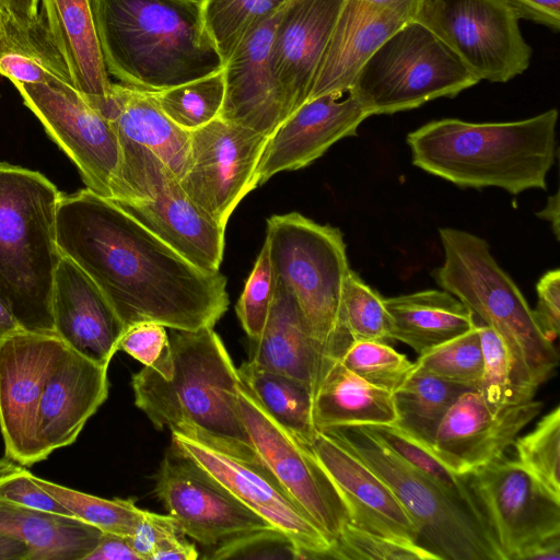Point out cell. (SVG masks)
I'll use <instances>...</instances> for the list:
<instances>
[{"label": "cell", "mask_w": 560, "mask_h": 560, "mask_svg": "<svg viewBox=\"0 0 560 560\" xmlns=\"http://www.w3.org/2000/svg\"><path fill=\"white\" fill-rule=\"evenodd\" d=\"M56 242L100 288L125 328L154 322L175 330L214 327L229 307L226 278L201 269L117 202L85 188L61 194Z\"/></svg>", "instance_id": "6da1fadb"}, {"label": "cell", "mask_w": 560, "mask_h": 560, "mask_svg": "<svg viewBox=\"0 0 560 560\" xmlns=\"http://www.w3.org/2000/svg\"><path fill=\"white\" fill-rule=\"evenodd\" d=\"M172 330L173 374L165 380L147 366L133 374L136 406L158 430L262 460L241 416L237 369L219 335L213 327Z\"/></svg>", "instance_id": "7a4b0ae2"}, {"label": "cell", "mask_w": 560, "mask_h": 560, "mask_svg": "<svg viewBox=\"0 0 560 560\" xmlns=\"http://www.w3.org/2000/svg\"><path fill=\"white\" fill-rule=\"evenodd\" d=\"M205 0H90L108 74L160 92L224 66L203 21Z\"/></svg>", "instance_id": "3957f363"}, {"label": "cell", "mask_w": 560, "mask_h": 560, "mask_svg": "<svg viewBox=\"0 0 560 560\" xmlns=\"http://www.w3.org/2000/svg\"><path fill=\"white\" fill-rule=\"evenodd\" d=\"M558 112L509 122L432 120L407 136L412 164L459 187L517 195L546 189L556 156Z\"/></svg>", "instance_id": "277c9868"}, {"label": "cell", "mask_w": 560, "mask_h": 560, "mask_svg": "<svg viewBox=\"0 0 560 560\" xmlns=\"http://www.w3.org/2000/svg\"><path fill=\"white\" fill-rule=\"evenodd\" d=\"M61 194L37 171L0 163V301L28 331L55 334L54 276Z\"/></svg>", "instance_id": "5b68a950"}, {"label": "cell", "mask_w": 560, "mask_h": 560, "mask_svg": "<svg viewBox=\"0 0 560 560\" xmlns=\"http://www.w3.org/2000/svg\"><path fill=\"white\" fill-rule=\"evenodd\" d=\"M444 261L432 275L506 345L522 384L533 394L550 378L559 355L540 331L516 283L499 266L486 240L458 229H439Z\"/></svg>", "instance_id": "8992f818"}, {"label": "cell", "mask_w": 560, "mask_h": 560, "mask_svg": "<svg viewBox=\"0 0 560 560\" xmlns=\"http://www.w3.org/2000/svg\"><path fill=\"white\" fill-rule=\"evenodd\" d=\"M265 242L275 282L294 296L320 358V374L353 342L340 319L341 294L350 270L342 233L289 212L268 218Z\"/></svg>", "instance_id": "52a82bcc"}, {"label": "cell", "mask_w": 560, "mask_h": 560, "mask_svg": "<svg viewBox=\"0 0 560 560\" xmlns=\"http://www.w3.org/2000/svg\"><path fill=\"white\" fill-rule=\"evenodd\" d=\"M325 432L384 480L416 524L418 544L439 560H502L483 518L360 427Z\"/></svg>", "instance_id": "ba28073f"}, {"label": "cell", "mask_w": 560, "mask_h": 560, "mask_svg": "<svg viewBox=\"0 0 560 560\" xmlns=\"http://www.w3.org/2000/svg\"><path fill=\"white\" fill-rule=\"evenodd\" d=\"M478 82L442 39L413 19L372 54L349 91L372 116L455 97Z\"/></svg>", "instance_id": "9c48e42d"}, {"label": "cell", "mask_w": 560, "mask_h": 560, "mask_svg": "<svg viewBox=\"0 0 560 560\" xmlns=\"http://www.w3.org/2000/svg\"><path fill=\"white\" fill-rule=\"evenodd\" d=\"M121 162L112 200L195 266L218 271L224 232L149 149L119 137Z\"/></svg>", "instance_id": "30bf717a"}, {"label": "cell", "mask_w": 560, "mask_h": 560, "mask_svg": "<svg viewBox=\"0 0 560 560\" xmlns=\"http://www.w3.org/2000/svg\"><path fill=\"white\" fill-rule=\"evenodd\" d=\"M415 20L442 39L478 81L508 82L530 63L532 48L505 0H422Z\"/></svg>", "instance_id": "8fae6325"}, {"label": "cell", "mask_w": 560, "mask_h": 560, "mask_svg": "<svg viewBox=\"0 0 560 560\" xmlns=\"http://www.w3.org/2000/svg\"><path fill=\"white\" fill-rule=\"evenodd\" d=\"M12 83L49 137L74 163L86 188L113 199L121 148L112 121L70 83Z\"/></svg>", "instance_id": "7c38bea8"}, {"label": "cell", "mask_w": 560, "mask_h": 560, "mask_svg": "<svg viewBox=\"0 0 560 560\" xmlns=\"http://www.w3.org/2000/svg\"><path fill=\"white\" fill-rule=\"evenodd\" d=\"M464 479L502 560H521L533 546L560 535V499L516 459L503 455Z\"/></svg>", "instance_id": "4fadbf2b"}, {"label": "cell", "mask_w": 560, "mask_h": 560, "mask_svg": "<svg viewBox=\"0 0 560 560\" xmlns=\"http://www.w3.org/2000/svg\"><path fill=\"white\" fill-rule=\"evenodd\" d=\"M238 404L244 425L262 462L334 541L349 523V514L310 444L278 423L241 378Z\"/></svg>", "instance_id": "5bb4252c"}, {"label": "cell", "mask_w": 560, "mask_h": 560, "mask_svg": "<svg viewBox=\"0 0 560 560\" xmlns=\"http://www.w3.org/2000/svg\"><path fill=\"white\" fill-rule=\"evenodd\" d=\"M268 137L219 117L190 131L189 166L179 180L190 199L225 229L238 203L258 186Z\"/></svg>", "instance_id": "9a60e30c"}, {"label": "cell", "mask_w": 560, "mask_h": 560, "mask_svg": "<svg viewBox=\"0 0 560 560\" xmlns=\"http://www.w3.org/2000/svg\"><path fill=\"white\" fill-rule=\"evenodd\" d=\"M172 444L215 478L238 501L294 544L302 559H327L330 538L314 523L262 460H249L178 432Z\"/></svg>", "instance_id": "2e32d148"}, {"label": "cell", "mask_w": 560, "mask_h": 560, "mask_svg": "<svg viewBox=\"0 0 560 560\" xmlns=\"http://www.w3.org/2000/svg\"><path fill=\"white\" fill-rule=\"evenodd\" d=\"M68 346L56 334L19 329L0 341V431L4 455L31 467L42 462L36 438L46 381Z\"/></svg>", "instance_id": "e0dca14e"}, {"label": "cell", "mask_w": 560, "mask_h": 560, "mask_svg": "<svg viewBox=\"0 0 560 560\" xmlns=\"http://www.w3.org/2000/svg\"><path fill=\"white\" fill-rule=\"evenodd\" d=\"M154 493L183 534L203 546L273 527L173 444L161 462Z\"/></svg>", "instance_id": "ac0fdd59"}, {"label": "cell", "mask_w": 560, "mask_h": 560, "mask_svg": "<svg viewBox=\"0 0 560 560\" xmlns=\"http://www.w3.org/2000/svg\"><path fill=\"white\" fill-rule=\"evenodd\" d=\"M542 407L534 399L494 407L479 390L468 389L445 413L430 448L453 474L465 477L503 456Z\"/></svg>", "instance_id": "d6986e66"}, {"label": "cell", "mask_w": 560, "mask_h": 560, "mask_svg": "<svg viewBox=\"0 0 560 560\" xmlns=\"http://www.w3.org/2000/svg\"><path fill=\"white\" fill-rule=\"evenodd\" d=\"M370 116L350 91L306 101L268 137L257 168L258 186L280 172L313 163L337 141L355 136Z\"/></svg>", "instance_id": "ffe728a7"}, {"label": "cell", "mask_w": 560, "mask_h": 560, "mask_svg": "<svg viewBox=\"0 0 560 560\" xmlns=\"http://www.w3.org/2000/svg\"><path fill=\"white\" fill-rule=\"evenodd\" d=\"M345 0H288L273 31L270 66L290 116L310 95Z\"/></svg>", "instance_id": "44dd1931"}, {"label": "cell", "mask_w": 560, "mask_h": 560, "mask_svg": "<svg viewBox=\"0 0 560 560\" xmlns=\"http://www.w3.org/2000/svg\"><path fill=\"white\" fill-rule=\"evenodd\" d=\"M419 3L345 0L307 101L348 92L366 60L393 33L415 19Z\"/></svg>", "instance_id": "7402d4cb"}, {"label": "cell", "mask_w": 560, "mask_h": 560, "mask_svg": "<svg viewBox=\"0 0 560 560\" xmlns=\"http://www.w3.org/2000/svg\"><path fill=\"white\" fill-rule=\"evenodd\" d=\"M282 9L253 28L223 66L225 90L219 118L266 137L289 117L270 66Z\"/></svg>", "instance_id": "603a6c76"}, {"label": "cell", "mask_w": 560, "mask_h": 560, "mask_svg": "<svg viewBox=\"0 0 560 560\" xmlns=\"http://www.w3.org/2000/svg\"><path fill=\"white\" fill-rule=\"evenodd\" d=\"M108 368L70 347L50 372L38 407L36 438L42 459L75 442L108 397Z\"/></svg>", "instance_id": "cb8c5ba5"}, {"label": "cell", "mask_w": 560, "mask_h": 560, "mask_svg": "<svg viewBox=\"0 0 560 560\" xmlns=\"http://www.w3.org/2000/svg\"><path fill=\"white\" fill-rule=\"evenodd\" d=\"M51 313L55 334L68 347L109 366L126 328L100 288L66 256L55 271Z\"/></svg>", "instance_id": "d4e9b609"}, {"label": "cell", "mask_w": 560, "mask_h": 560, "mask_svg": "<svg viewBox=\"0 0 560 560\" xmlns=\"http://www.w3.org/2000/svg\"><path fill=\"white\" fill-rule=\"evenodd\" d=\"M311 448L337 488L349 523L362 529L418 542V528L390 488L328 432H316Z\"/></svg>", "instance_id": "484cf974"}, {"label": "cell", "mask_w": 560, "mask_h": 560, "mask_svg": "<svg viewBox=\"0 0 560 560\" xmlns=\"http://www.w3.org/2000/svg\"><path fill=\"white\" fill-rule=\"evenodd\" d=\"M40 13L73 86L106 117L112 82L103 61L90 0H42Z\"/></svg>", "instance_id": "4316f807"}, {"label": "cell", "mask_w": 560, "mask_h": 560, "mask_svg": "<svg viewBox=\"0 0 560 560\" xmlns=\"http://www.w3.org/2000/svg\"><path fill=\"white\" fill-rule=\"evenodd\" d=\"M106 118L117 135L152 151L180 180L190 159V131L162 110L152 92L112 83Z\"/></svg>", "instance_id": "83f0119b"}, {"label": "cell", "mask_w": 560, "mask_h": 560, "mask_svg": "<svg viewBox=\"0 0 560 560\" xmlns=\"http://www.w3.org/2000/svg\"><path fill=\"white\" fill-rule=\"evenodd\" d=\"M252 364L289 375L312 390L322 369L320 358L292 293L275 282L271 307L256 338L249 339Z\"/></svg>", "instance_id": "f1b7e54d"}, {"label": "cell", "mask_w": 560, "mask_h": 560, "mask_svg": "<svg viewBox=\"0 0 560 560\" xmlns=\"http://www.w3.org/2000/svg\"><path fill=\"white\" fill-rule=\"evenodd\" d=\"M389 337L418 354L460 336L476 326L472 312L445 290H423L384 300Z\"/></svg>", "instance_id": "f546056e"}, {"label": "cell", "mask_w": 560, "mask_h": 560, "mask_svg": "<svg viewBox=\"0 0 560 560\" xmlns=\"http://www.w3.org/2000/svg\"><path fill=\"white\" fill-rule=\"evenodd\" d=\"M312 419L317 432L341 427L395 423L393 393L348 370L328 363L313 387Z\"/></svg>", "instance_id": "4dcf8cb0"}, {"label": "cell", "mask_w": 560, "mask_h": 560, "mask_svg": "<svg viewBox=\"0 0 560 560\" xmlns=\"http://www.w3.org/2000/svg\"><path fill=\"white\" fill-rule=\"evenodd\" d=\"M0 535L26 544L28 560H84L102 532L77 517L37 511L0 499Z\"/></svg>", "instance_id": "1f68e13d"}, {"label": "cell", "mask_w": 560, "mask_h": 560, "mask_svg": "<svg viewBox=\"0 0 560 560\" xmlns=\"http://www.w3.org/2000/svg\"><path fill=\"white\" fill-rule=\"evenodd\" d=\"M0 74L11 82L72 84L43 14L23 26L5 14L0 36ZM73 85V84H72Z\"/></svg>", "instance_id": "d6a6232c"}, {"label": "cell", "mask_w": 560, "mask_h": 560, "mask_svg": "<svg viewBox=\"0 0 560 560\" xmlns=\"http://www.w3.org/2000/svg\"><path fill=\"white\" fill-rule=\"evenodd\" d=\"M468 389L413 365L408 377L393 392L396 411L394 424L416 441L431 447L445 413L456 398Z\"/></svg>", "instance_id": "836d02e7"}, {"label": "cell", "mask_w": 560, "mask_h": 560, "mask_svg": "<svg viewBox=\"0 0 560 560\" xmlns=\"http://www.w3.org/2000/svg\"><path fill=\"white\" fill-rule=\"evenodd\" d=\"M237 373L278 423L311 445L317 431L312 419L313 390L307 384L248 361L237 369Z\"/></svg>", "instance_id": "e575fe53"}, {"label": "cell", "mask_w": 560, "mask_h": 560, "mask_svg": "<svg viewBox=\"0 0 560 560\" xmlns=\"http://www.w3.org/2000/svg\"><path fill=\"white\" fill-rule=\"evenodd\" d=\"M34 482L62 504L71 514L98 528L130 537L135 534L144 510L133 499H104L84 493L33 475Z\"/></svg>", "instance_id": "d590c367"}, {"label": "cell", "mask_w": 560, "mask_h": 560, "mask_svg": "<svg viewBox=\"0 0 560 560\" xmlns=\"http://www.w3.org/2000/svg\"><path fill=\"white\" fill-rule=\"evenodd\" d=\"M288 0H205L203 21L223 63L243 38Z\"/></svg>", "instance_id": "8d00e7d4"}, {"label": "cell", "mask_w": 560, "mask_h": 560, "mask_svg": "<svg viewBox=\"0 0 560 560\" xmlns=\"http://www.w3.org/2000/svg\"><path fill=\"white\" fill-rule=\"evenodd\" d=\"M358 427L483 518L464 477L453 474L430 447L416 441L394 423Z\"/></svg>", "instance_id": "74e56055"}, {"label": "cell", "mask_w": 560, "mask_h": 560, "mask_svg": "<svg viewBox=\"0 0 560 560\" xmlns=\"http://www.w3.org/2000/svg\"><path fill=\"white\" fill-rule=\"evenodd\" d=\"M224 90L222 68L210 75L152 93L171 120L192 131L219 117Z\"/></svg>", "instance_id": "f35d334b"}, {"label": "cell", "mask_w": 560, "mask_h": 560, "mask_svg": "<svg viewBox=\"0 0 560 560\" xmlns=\"http://www.w3.org/2000/svg\"><path fill=\"white\" fill-rule=\"evenodd\" d=\"M476 324L483 355V370L478 390L483 398L494 407L534 399L535 394L520 381L512 355L502 338L477 318Z\"/></svg>", "instance_id": "ab89813d"}, {"label": "cell", "mask_w": 560, "mask_h": 560, "mask_svg": "<svg viewBox=\"0 0 560 560\" xmlns=\"http://www.w3.org/2000/svg\"><path fill=\"white\" fill-rule=\"evenodd\" d=\"M415 366L440 378L478 390L483 355L477 324L469 331L419 354Z\"/></svg>", "instance_id": "60d3db41"}, {"label": "cell", "mask_w": 560, "mask_h": 560, "mask_svg": "<svg viewBox=\"0 0 560 560\" xmlns=\"http://www.w3.org/2000/svg\"><path fill=\"white\" fill-rule=\"evenodd\" d=\"M515 459L560 499V407L556 406L512 444Z\"/></svg>", "instance_id": "b9f144b4"}, {"label": "cell", "mask_w": 560, "mask_h": 560, "mask_svg": "<svg viewBox=\"0 0 560 560\" xmlns=\"http://www.w3.org/2000/svg\"><path fill=\"white\" fill-rule=\"evenodd\" d=\"M384 300L350 268L341 294L340 319L352 341L390 339Z\"/></svg>", "instance_id": "7bdbcfd3"}, {"label": "cell", "mask_w": 560, "mask_h": 560, "mask_svg": "<svg viewBox=\"0 0 560 560\" xmlns=\"http://www.w3.org/2000/svg\"><path fill=\"white\" fill-rule=\"evenodd\" d=\"M329 559L439 560L417 541L372 533L348 523L334 539Z\"/></svg>", "instance_id": "ee69618b"}, {"label": "cell", "mask_w": 560, "mask_h": 560, "mask_svg": "<svg viewBox=\"0 0 560 560\" xmlns=\"http://www.w3.org/2000/svg\"><path fill=\"white\" fill-rule=\"evenodd\" d=\"M339 360L365 382L390 393L404 383L415 365L382 341H353Z\"/></svg>", "instance_id": "f6af8a7d"}, {"label": "cell", "mask_w": 560, "mask_h": 560, "mask_svg": "<svg viewBox=\"0 0 560 560\" xmlns=\"http://www.w3.org/2000/svg\"><path fill=\"white\" fill-rule=\"evenodd\" d=\"M275 292V279L268 245H264L236 304V315L249 339L256 338L266 324Z\"/></svg>", "instance_id": "bcb514c9"}, {"label": "cell", "mask_w": 560, "mask_h": 560, "mask_svg": "<svg viewBox=\"0 0 560 560\" xmlns=\"http://www.w3.org/2000/svg\"><path fill=\"white\" fill-rule=\"evenodd\" d=\"M121 350L153 370L163 378L173 374V352L166 327L154 322L138 323L124 332L118 343Z\"/></svg>", "instance_id": "7dc6e473"}, {"label": "cell", "mask_w": 560, "mask_h": 560, "mask_svg": "<svg viewBox=\"0 0 560 560\" xmlns=\"http://www.w3.org/2000/svg\"><path fill=\"white\" fill-rule=\"evenodd\" d=\"M209 559H302L292 540L280 529L268 527L231 537Z\"/></svg>", "instance_id": "c3c4849f"}, {"label": "cell", "mask_w": 560, "mask_h": 560, "mask_svg": "<svg viewBox=\"0 0 560 560\" xmlns=\"http://www.w3.org/2000/svg\"><path fill=\"white\" fill-rule=\"evenodd\" d=\"M0 499L37 511L74 517L34 482L33 475L25 466L5 455L0 457Z\"/></svg>", "instance_id": "681fc988"}, {"label": "cell", "mask_w": 560, "mask_h": 560, "mask_svg": "<svg viewBox=\"0 0 560 560\" xmlns=\"http://www.w3.org/2000/svg\"><path fill=\"white\" fill-rule=\"evenodd\" d=\"M537 305L533 310L535 320L542 335L551 342L560 328V271L549 270L536 284Z\"/></svg>", "instance_id": "f907efd6"}, {"label": "cell", "mask_w": 560, "mask_h": 560, "mask_svg": "<svg viewBox=\"0 0 560 560\" xmlns=\"http://www.w3.org/2000/svg\"><path fill=\"white\" fill-rule=\"evenodd\" d=\"M178 534H183V532L171 515H161L144 510L135 534L128 538L140 560H152L159 545Z\"/></svg>", "instance_id": "816d5d0a"}, {"label": "cell", "mask_w": 560, "mask_h": 560, "mask_svg": "<svg viewBox=\"0 0 560 560\" xmlns=\"http://www.w3.org/2000/svg\"><path fill=\"white\" fill-rule=\"evenodd\" d=\"M518 19L529 20L553 32L560 30V0H505Z\"/></svg>", "instance_id": "f5cc1de1"}, {"label": "cell", "mask_w": 560, "mask_h": 560, "mask_svg": "<svg viewBox=\"0 0 560 560\" xmlns=\"http://www.w3.org/2000/svg\"><path fill=\"white\" fill-rule=\"evenodd\" d=\"M84 560H140V558L128 537L102 533L96 546Z\"/></svg>", "instance_id": "db71d44e"}, {"label": "cell", "mask_w": 560, "mask_h": 560, "mask_svg": "<svg viewBox=\"0 0 560 560\" xmlns=\"http://www.w3.org/2000/svg\"><path fill=\"white\" fill-rule=\"evenodd\" d=\"M199 557L196 547L184 538V534L172 536L155 549L152 560H195Z\"/></svg>", "instance_id": "11a10c76"}, {"label": "cell", "mask_w": 560, "mask_h": 560, "mask_svg": "<svg viewBox=\"0 0 560 560\" xmlns=\"http://www.w3.org/2000/svg\"><path fill=\"white\" fill-rule=\"evenodd\" d=\"M4 13L20 25L33 23L39 15V0H1Z\"/></svg>", "instance_id": "9f6ffc18"}, {"label": "cell", "mask_w": 560, "mask_h": 560, "mask_svg": "<svg viewBox=\"0 0 560 560\" xmlns=\"http://www.w3.org/2000/svg\"><path fill=\"white\" fill-rule=\"evenodd\" d=\"M560 535L547 538L523 553L521 560H559Z\"/></svg>", "instance_id": "6f0895ef"}, {"label": "cell", "mask_w": 560, "mask_h": 560, "mask_svg": "<svg viewBox=\"0 0 560 560\" xmlns=\"http://www.w3.org/2000/svg\"><path fill=\"white\" fill-rule=\"evenodd\" d=\"M30 548L23 541L0 535V560H28Z\"/></svg>", "instance_id": "680465c9"}, {"label": "cell", "mask_w": 560, "mask_h": 560, "mask_svg": "<svg viewBox=\"0 0 560 560\" xmlns=\"http://www.w3.org/2000/svg\"><path fill=\"white\" fill-rule=\"evenodd\" d=\"M559 194L556 192L548 198L545 208L536 213L538 218L550 222L557 240H559Z\"/></svg>", "instance_id": "91938a15"}, {"label": "cell", "mask_w": 560, "mask_h": 560, "mask_svg": "<svg viewBox=\"0 0 560 560\" xmlns=\"http://www.w3.org/2000/svg\"><path fill=\"white\" fill-rule=\"evenodd\" d=\"M21 328L11 312L0 301V341Z\"/></svg>", "instance_id": "94428289"}, {"label": "cell", "mask_w": 560, "mask_h": 560, "mask_svg": "<svg viewBox=\"0 0 560 560\" xmlns=\"http://www.w3.org/2000/svg\"><path fill=\"white\" fill-rule=\"evenodd\" d=\"M376 3L383 4H409V3H420L422 0H369Z\"/></svg>", "instance_id": "6125c7cd"}, {"label": "cell", "mask_w": 560, "mask_h": 560, "mask_svg": "<svg viewBox=\"0 0 560 560\" xmlns=\"http://www.w3.org/2000/svg\"><path fill=\"white\" fill-rule=\"evenodd\" d=\"M4 9H3V5H2V2L0 0V15H4Z\"/></svg>", "instance_id": "be15d7a7"}, {"label": "cell", "mask_w": 560, "mask_h": 560, "mask_svg": "<svg viewBox=\"0 0 560 560\" xmlns=\"http://www.w3.org/2000/svg\"><path fill=\"white\" fill-rule=\"evenodd\" d=\"M2 19H3V15H0V36H1V32H2Z\"/></svg>", "instance_id": "e7e4bbea"}]
</instances>
